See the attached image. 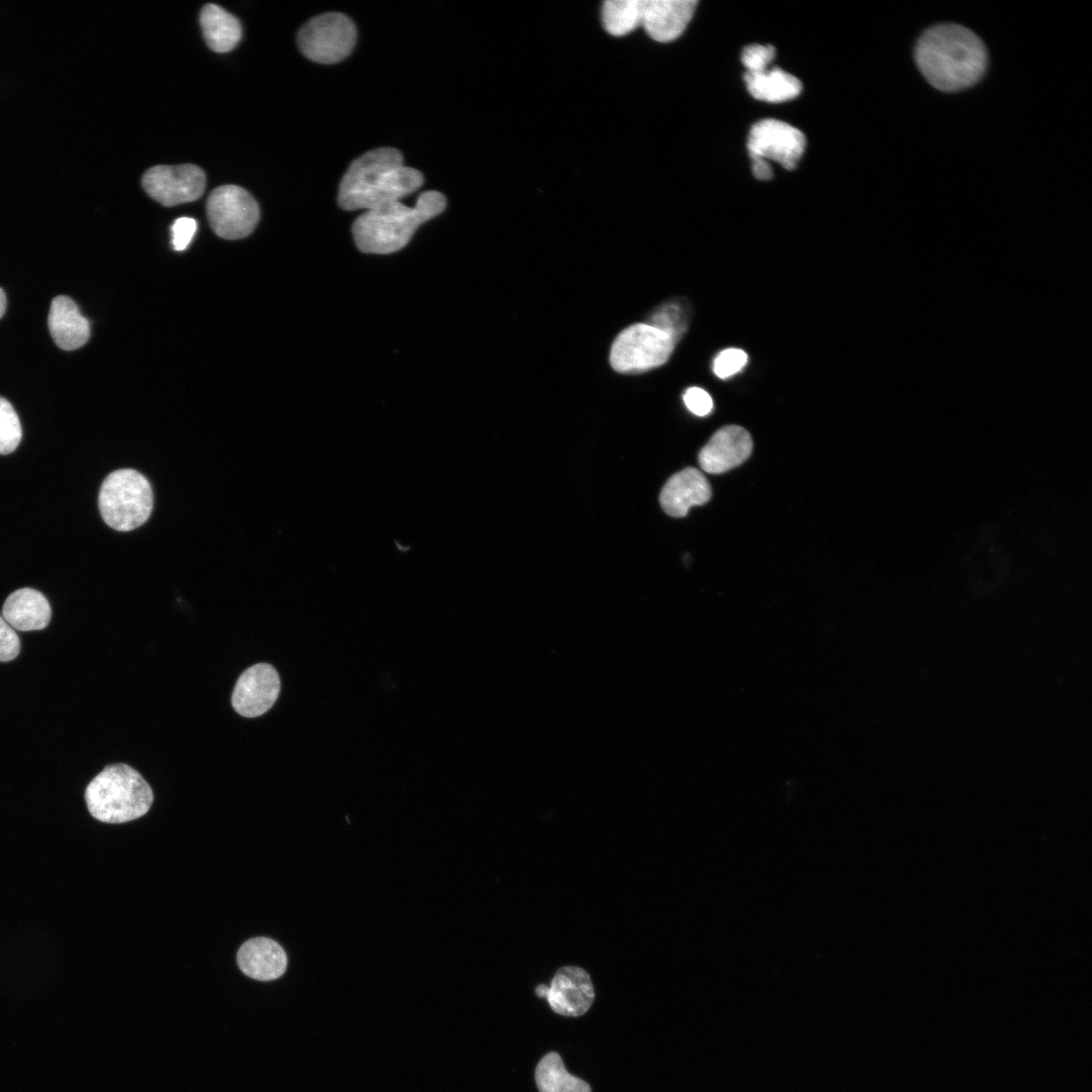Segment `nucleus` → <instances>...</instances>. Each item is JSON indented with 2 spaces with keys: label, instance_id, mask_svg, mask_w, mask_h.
I'll return each instance as SVG.
<instances>
[{
  "label": "nucleus",
  "instance_id": "26",
  "mask_svg": "<svg viewBox=\"0 0 1092 1092\" xmlns=\"http://www.w3.org/2000/svg\"><path fill=\"white\" fill-rule=\"evenodd\" d=\"M776 56V49L770 44H750L743 49L741 60L746 73L754 74L767 70Z\"/></svg>",
  "mask_w": 1092,
  "mask_h": 1092
},
{
  "label": "nucleus",
  "instance_id": "28",
  "mask_svg": "<svg viewBox=\"0 0 1092 1092\" xmlns=\"http://www.w3.org/2000/svg\"><path fill=\"white\" fill-rule=\"evenodd\" d=\"M20 641L12 627L0 616V661H10L18 655Z\"/></svg>",
  "mask_w": 1092,
  "mask_h": 1092
},
{
  "label": "nucleus",
  "instance_id": "27",
  "mask_svg": "<svg viewBox=\"0 0 1092 1092\" xmlns=\"http://www.w3.org/2000/svg\"><path fill=\"white\" fill-rule=\"evenodd\" d=\"M682 398L688 410L699 417L709 415L714 406L711 395L701 387L688 388Z\"/></svg>",
  "mask_w": 1092,
  "mask_h": 1092
},
{
  "label": "nucleus",
  "instance_id": "30",
  "mask_svg": "<svg viewBox=\"0 0 1092 1092\" xmlns=\"http://www.w3.org/2000/svg\"><path fill=\"white\" fill-rule=\"evenodd\" d=\"M752 160V173L759 180H769L772 177V169L769 163L762 159Z\"/></svg>",
  "mask_w": 1092,
  "mask_h": 1092
},
{
  "label": "nucleus",
  "instance_id": "6",
  "mask_svg": "<svg viewBox=\"0 0 1092 1092\" xmlns=\"http://www.w3.org/2000/svg\"><path fill=\"white\" fill-rule=\"evenodd\" d=\"M674 341L655 327L639 323L623 330L613 342L610 363L620 373H638L664 364Z\"/></svg>",
  "mask_w": 1092,
  "mask_h": 1092
},
{
  "label": "nucleus",
  "instance_id": "18",
  "mask_svg": "<svg viewBox=\"0 0 1092 1092\" xmlns=\"http://www.w3.org/2000/svg\"><path fill=\"white\" fill-rule=\"evenodd\" d=\"M51 607L46 597L30 587L13 592L5 600L2 617L14 629L33 631L46 628L51 621Z\"/></svg>",
  "mask_w": 1092,
  "mask_h": 1092
},
{
  "label": "nucleus",
  "instance_id": "11",
  "mask_svg": "<svg viewBox=\"0 0 1092 1092\" xmlns=\"http://www.w3.org/2000/svg\"><path fill=\"white\" fill-rule=\"evenodd\" d=\"M536 994L538 997H546L554 1012L571 1017L584 1014L595 999L589 975L575 966L560 968L550 986L539 985Z\"/></svg>",
  "mask_w": 1092,
  "mask_h": 1092
},
{
  "label": "nucleus",
  "instance_id": "3",
  "mask_svg": "<svg viewBox=\"0 0 1092 1092\" xmlns=\"http://www.w3.org/2000/svg\"><path fill=\"white\" fill-rule=\"evenodd\" d=\"M446 206L438 191L423 192L414 207L394 201L365 210L352 225L357 248L367 254H390L402 249L417 229Z\"/></svg>",
  "mask_w": 1092,
  "mask_h": 1092
},
{
  "label": "nucleus",
  "instance_id": "13",
  "mask_svg": "<svg viewBox=\"0 0 1092 1092\" xmlns=\"http://www.w3.org/2000/svg\"><path fill=\"white\" fill-rule=\"evenodd\" d=\"M750 434L742 427L731 425L719 429L701 449V468L712 474L728 471L742 464L751 454Z\"/></svg>",
  "mask_w": 1092,
  "mask_h": 1092
},
{
  "label": "nucleus",
  "instance_id": "12",
  "mask_svg": "<svg viewBox=\"0 0 1092 1092\" xmlns=\"http://www.w3.org/2000/svg\"><path fill=\"white\" fill-rule=\"evenodd\" d=\"M280 688L276 669L269 663H256L238 678L232 696L233 708L243 717H259L275 704Z\"/></svg>",
  "mask_w": 1092,
  "mask_h": 1092
},
{
  "label": "nucleus",
  "instance_id": "23",
  "mask_svg": "<svg viewBox=\"0 0 1092 1092\" xmlns=\"http://www.w3.org/2000/svg\"><path fill=\"white\" fill-rule=\"evenodd\" d=\"M689 318L688 304L675 300L659 306L648 324L668 335L676 344L688 330Z\"/></svg>",
  "mask_w": 1092,
  "mask_h": 1092
},
{
  "label": "nucleus",
  "instance_id": "10",
  "mask_svg": "<svg viewBox=\"0 0 1092 1092\" xmlns=\"http://www.w3.org/2000/svg\"><path fill=\"white\" fill-rule=\"evenodd\" d=\"M146 192L164 206L197 200L206 179L201 168L192 164L159 165L146 171L142 179Z\"/></svg>",
  "mask_w": 1092,
  "mask_h": 1092
},
{
  "label": "nucleus",
  "instance_id": "31",
  "mask_svg": "<svg viewBox=\"0 0 1092 1092\" xmlns=\"http://www.w3.org/2000/svg\"><path fill=\"white\" fill-rule=\"evenodd\" d=\"M6 309V296L4 291L0 288V318L4 314Z\"/></svg>",
  "mask_w": 1092,
  "mask_h": 1092
},
{
  "label": "nucleus",
  "instance_id": "7",
  "mask_svg": "<svg viewBox=\"0 0 1092 1092\" xmlns=\"http://www.w3.org/2000/svg\"><path fill=\"white\" fill-rule=\"evenodd\" d=\"M356 37V26L349 16L328 12L312 17L299 29L297 43L307 59L334 64L350 55Z\"/></svg>",
  "mask_w": 1092,
  "mask_h": 1092
},
{
  "label": "nucleus",
  "instance_id": "9",
  "mask_svg": "<svg viewBox=\"0 0 1092 1092\" xmlns=\"http://www.w3.org/2000/svg\"><path fill=\"white\" fill-rule=\"evenodd\" d=\"M806 148L804 133L793 125L777 119H762L750 129L747 150L751 159L775 161L793 170Z\"/></svg>",
  "mask_w": 1092,
  "mask_h": 1092
},
{
  "label": "nucleus",
  "instance_id": "21",
  "mask_svg": "<svg viewBox=\"0 0 1092 1092\" xmlns=\"http://www.w3.org/2000/svg\"><path fill=\"white\" fill-rule=\"evenodd\" d=\"M535 1081L539 1092H592L589 1085L569 1074L557 1053L544 1056L537 1065Z\"/></svg>",
  "mask_w": 1092,
  "mask_h": 1092
},
{
  "label": "nucleus",
  "instance_id": "20",
  "mask_svg": "<svg viewBox=\"0 0 1092 1092\" xmlns=\"http://www.w3.org/2000/svg\"><path fill=\"white\" fill-rule=\"evenodd\" d=\"M744 81L749 93L755 99L765 102L789 101L802 91L800 80L779 68L754 74L745 73Z\"/></svg>",
  "mask_w": 1092,
  "mask_h": 1092
},
{
  "label": "nucleus",
  "instance_id": "14",
  "mask_svg": "<svg viewBox=\"0 0 1092 1092\" xmlns=\"http://www.w3.org/2000/svg\"><path fill=\"white\" fill-rule=\"evenodd\" d=\"M697 6L696 0H641L640 26L659 42L677 38Z\"/></svg>",
  "mask_w": 1092,
  "mask_h": 1092
},
{
  "label": "nucleus",
  "instance_id": "1",
  "mask_svg": "<svg viewBox=\"0 0 1092 1092\" xmlns=\"http://www.w3.org/2000/svg\"><path fill=\"white\" fill-rule=\"evenodd\" d=\"M914 57L924 78L943 92L975 85L985 74L988 60L980 37L954 23L926 29L916 42Z\"/></svg>",
  "mask_w": 1092,
  "mask_h": 1092
},
{
  "label": "nucleus",
  "instance_id": "2",
  "mask_svg": "<svg viewBox=\"0 0 1092 1092\" xmlns=\"http://www.w3.org/2000/svg\"><path fill=\"white\" fill-rule=\"evenodd\" d=\"M423 182L420 171L404 166L398 150L377 148L351 163L339 186L338 203L345 210H368L400 201Z\"/></svg>",
  "mask_w": 1092,
  "mask_h": 1092
},
{
  "label": "nucleus",
  "instance_id": "19",
  "mask_svg": "<svg viewBox=\"0 0 1092 1092\" xmlns=\"http://www.w3.org/2000/svg\"><path fill=\"white\" fill-rule=\"evenodd\" d=\"M200 25L206 44L216 53L236 48L242 37L239 19L215 4H206L200 12Z\"/></svg>",
  "mask_w": 1092,
  "mask_h": 1092
},
{
  "label": "nucleus",
  "instance_id": "4",
  "mask_svg": "<svg viewBox=\"0 0 1092 1092\" xmlns=\"http://www.w3.org/2000/svg\"><path fill=\"white\" fill-rule=\"evenodd\" d=\"M154 800L150 785L125 763L105 766L87 786L85 801L98 821L118 824L145 815Z\"/></svg>",
  "mask_w": 1092,
  "mask_h": 1092
},
{
  "label": "nucleus",
  "instance_id": "5",
  "mask_svg": "<svg viewBox=\"0 0 1092 1092\" xmlns=\"http://www.w3.org/2000/svg\"><path fill=\"white\" fill-rule=\"evenodd\" d=\"M103 521L112 529L131 531L142 526L153 510V490L148 479L133 469H118L103 480L98 496Z\"/></svg>",
  "mask_w": 1092,
  "mask_h": 1092
},
{
  "label": "nucleus",
  "instance_id": "16",
  "mask_svg": "<svg viewBox=\"0 0 1092 1092\" xmlns=\"http://www.w3.org/2000/svg\"><path fill=\"white\" fill-rule=\"evenodd\" d=\"M237 963L248 977L259 981H271L281 977L287 967L283 947L268 937H254L239 948Z\"/></svg>",
  "mask_w": 1092,
  "mask_h": 1092
},
{
  "label": "nucleus",
  "instance_id": "17",
  "mask_svg": "<svg viewBox=\"0 0 1092 1092\" xmlns=\"http://www.w3.org/2000/svg\"><path fill=\"white\" fill-rule=\"evenodd\" d=\"M48 326L56 345L66 351L82 347L90 337L89 322L68 296L60 295L52 300Z\"/></svg>",
  "mask_w": 1092,
  "mask_h": 1092
},
{
  "label": "nucleus",
  "instance_id": "22",
  "mask_svg": "<svg viewBox=\"0 0 1092 1092\" xmlns=\"http://www.w3.org/2000/svg\"><path fill=\"white\" fill-rule=\"evenodd\" d=\"M641 0H608L602 9L603 25L614 36H623L640 26Z\"/></svg>",
  "mask_w": 1092,
  "mask_h": 1092
},
{
  "label": "nucleus",
  "instance_id": "24",
  "mask_svg": "<svg viewBox=\"0 0 1092 1092\" xmlns=\"http://www.w3.org/2000/svg\"><path fill=\"white\" fill-rule=\"evenodd\" d=\"M21 437L22 429L15 410L8 400L0 396V454L13 452Z\"/></svg>",
  "mask_w": 1092,
  "mask_h": 1092
},
{
  "label": "nucleus",
  "instance_id": "25",
  "mask_svg": "<svg viewBox=\"0 0 1092 1092\" xmlns=\"http://www.w3.org/2000/svg\"><path fill=\"white\" fill-rule=\"evenodd\" d=\"M747 358V354L741 349H725L715 358L713 371L719 378L726 379L739 372L745 366Z\"/></svg>",
  "mask_w": 1092,
  "mask_h": 1092
},
{
  "label": "nucleus",
  "instance_id": "15",
  "mask_svg": "<svg viewBox=\"0 0 1092 1092\" xmlns=\"http://www.w3.org/2000/svg\"><path fill=\"white\" fill-rule=\"evenodd\" d=\"M711 487L704 474L688 467L673 474L661 489L659 502L669 516L685 517L690 508L706 504L711 497Z\"/></svg>",
  "mask_w": 1092,
  "mask_h": 1092
},
{
  "label": "nucleus",
  "instance_id": "8",
  "mask_svg": "<svg viewBox=\"0 0 1092 1092\" xmlns=\"http://www.w3.org/2000/svg\"><path fill=\"white\" fill-rule=\"evenodd\" d=\"M206 213L212 231L226 240L248 237L256 228L260 210L255 198L238 185H222L211 191Z\"/></svg>",
  "mask_w": 1092,
  "mask_h": 1092
},
{
  "label": "nucleus",
  "instance_id": "29",
  "mask_svg": "<svg viewBox=\"0 0 1092 1092\" xmlns=\"http://www.w3.org/2000/svg\"><path fill=\"white\" fill-rule=\"evenodd\" d=\"M197 229V222L192 217H179L172 225V244L176 251L185 250L190 244Z\"/></svg>",
  "mask_w": 1092,
  "mask_h": 1092
}]
</instances>
